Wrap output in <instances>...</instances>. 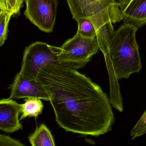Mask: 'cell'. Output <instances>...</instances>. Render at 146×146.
Wrapping results in <instances>:
<instances>
[{
	"label": "cell",
	"mask_w": 146,
	"mask_h": 146,
	"mask_svg": "<svg viewBox=\"0 0 146 146\" xmlns=\"http://www.w3.org/2000/svg\"><path fill=\"white\" fill-rule=\"evenodd\" d=\"M39 80L47 92L58 125L66 131L98 136L115 122L110 99L101 87L77 70L48 65Z\"/></svg>",
	"instance_id": "6da1fadb"
},
{
	"label": "cell",
	"mask_w": 146,
	"mask_h": 146,
	"mask_svg": "<svg viewBox=\"0 0 146 146\" xmlns=\"http://www.w3.org/2000/svg\"><path fill=\"white\" fill-rule=\"evenodd\" d=\"M137 28L125 23L114 31L104 55L110 80V100L112 106L121 112L122 97L118 81L139 73L142 68L139 48L136 40Z\"/></svg>",
	"instance_id": "7a4b0ae2"
},
{
	"label": "cell",
	"mask_w": 146,
	"mask_h": 146,
	"mask_svg": "<svg viewBox=\"0 0 146 146\" xmlns=\"http://www.w3.org/2000/svg\"><path fill=\"white\" fill-rule=\"evenodd\" d=\"M129 0H66L72 18L88 19L94 25L100 49L103 55L114 33L113 24L122 20Z\"/></svg>",
	"instance_id": "3957f363"
},
{
	"label": "cell",
	"mask_w": 146,
	"mask_h": 146,
	"mask_svg": "<svg viewBox=\"0 0 146 146\" xmlns=\"http://www.w3.org/2000/svg\"><path fill=\"white\" fill-rule=\"evenodd\" d=\"M100 49L96 37L91 39L77 34L58 47L60 64L78 70L84 67Z\"/></svg>",
	"instance_id": "277c9868"
},
{
	"label": "cell",
	"mask_w": 146,
	"mask_h": 146,
	"mask_svg": "<svg viewBox=\"0 0 146 146\" xmlns=\"http://www.w3.org/2000/svg\"><path fill=\"white\" fill-rule=\"evenodd\" d=\"M58 47L36 42L27 47L23 56L19 72L30 78L39 80L41 70L48 65L60 64Z\"/></svg>",
	"instance_id": "5b68a950"
},
{
	"label": "cell",
	"mask_w": 146,
	"mask_h": 146,
	"mask_svg": "<svg viewBox=\"0 0 146 146\" xmlns=\"http://www.w3.org/2000/svg\"><path fill=\"white\" fill-rule=\"evenodd\" d=\"M25 16L40 30L47 33L53 31L56 21L57 0H25Z\"/></svg>",
	"instance_id": "8992f818"
},
{
	"label": "cell",
	"mask_w": 146,
	"mask_h": 146,
	"mask_svg": "<svg viewBox=\"0 0 146 146\" xmlns=\"http://www.w3.org/2000/svg\"><path fill=\"white\" fill-rule=\"evenodd\" d=\"M11 89L9 98L13 100L36 98L50 101L47 92L39 80L30 78L20 72L16 75Z\"/></svg>",
	"instance_id": "52a82bcc"
},
{
	"label": "cell",
	"mask_w": 146,
	"mask_h": 146,
	"mask_svg": "<svg viewBox=\"0 0 146 146\" xmlns=\"http://www.w3.org/2000/svg\"><path fill=\"white\" fill-rule=\"evenodd\" d=\"M21 104L13 99H2L0 101V129L11 133L23 129L19 118Z\"/></svg>",
	"instance_id": "ba28073f"
},
{
	"label": "cell",
	"mask_w": 146,
	"mask_h": 146,
	"mask_svg": "<svg viewBox=\"0 0 146 146\" xmlns=\"http://www.w3.org/2000/svg\"><path fill=\"white\" fill-rule=\"evenodd\" d=\"M122 20L137 29L146 25V0H129L122 13Z\"/></svg>",
	"instance_id": "9c48e42d"
},
{
	"label": "cell",
	"mask_w": 146,
	"mask_h": 146,
	"mask_svg": "<svg viewBox=\"0 0 146 146\" xmlns=\"http://www.w3.org/2000/svg\"><path fill=\"white\" fill-rule=\"evenodd\" d=\"M32 146H54L55 142L51 131L47 126L41 124L29 137Z\"/></svg>",
	"instance_id": "30bf717a"
},
{
	"label": "cell",
	"mask_w": 146,
	"mask_h": 146,
	"mask_svg": "<svg viewBox=\"0 0 146 146\" xmlns=\"http://www.w3.org/2000/svg\"><path fill=\"white\" fill-rule=\"evenodd\" d=\"M41 99L36 98H28L25 100V102L21 104L22 115L20 120L25 119L27 117L36 118L42 113L43 105Z\"/></svg>",
	"instance_id": "8fae6325"
},
{
	"label": "cell",
	"mask_w": 146,
	"mask_h": 146,
	"mask_svg": "<svg viewBox=\"0 0 146 146\" xmlns=\"http://www.w3.org/2000/svg\"><path fill=\"white\" fill-rule=\"evenodd\" d=\"M76 21L78 25L77 34L86 38L93 39L96 37L95 28L91 21L85 18L79 19Z\"/></svg>",
	"instance_id": "7c38bea8"
},
{
	"label": "cell",
	"mask_w": 146,
	"mask_h": 146,
	"mask_svg": "<svg viewBox=\"0 0 146 146\" xmlns=\"http://www.w3.org/2000/svg\"><path fill=\"white\" fill-rule=\"evenodd\" d=\"M13 13L1 10L0 13V46H2L7 39L9 22Z\"/></svg>",
	"instance_id": "4fadbf2b"
},
{
	"label": "cell",
	"mask_w": 146,
	"mask_h": 146,
	"mask_svg": "<svg viewBox=\"0 0 146 146\" xmlns=\"http://www.w3.org/2000/svg\"><path fill=\"white\" fill-rule=\"evenodd\" d=\"M146 134V110L130 132L132 140Z\"/></svg>",
	"instance_id": "5bb4252c"
},
{
	"label": "cell",
	"mask_w": 146,
	"mask_h": 146,
	"mask_svg": "<svg viewBox=\"0 0 146 146\" xmlns=\"http://www.w3.org/2000/svg\"><path fill=\"white\" fill-rule=\"evenodd\" d=\"M20 8L19 0H0V9L12 13L14 15L18 14Z\"/></svg>",
	"instance_id": "9a60e30c"
},
{
	"label": "cell",
	"mask_w": 146,
	"mask_h": 146,
	"mask_svg": "<svg viewBox=\"0 0 146 146\" xmlns=\"http://www.w3.org/2000/svg\"><path fill=\"white\" fill-rule=\"evenodd\" d=\"M0 146H23L24 144L17 140L1 134L0 135Z\"/></svg>",
	"instance_id": "2e32d148"
},
{
	"label": "cell",
	"mask_w": 146,
	"mask_h": 146,
	"mask_svg": "<svg viewBox=\"0 0 146 146\" xmlns=\"http://www.w3.org/2000/svg\"><path fill=\"white\" fill-rule=\"evenodd\" d=\"M25 0H19V5L20 7H22V5H23V2Z\"/></svg>",
	"instance_id": "e0dca14e"
}]
</instances>
